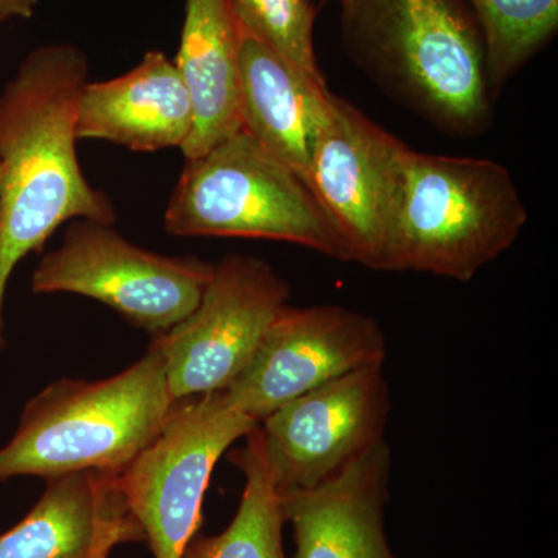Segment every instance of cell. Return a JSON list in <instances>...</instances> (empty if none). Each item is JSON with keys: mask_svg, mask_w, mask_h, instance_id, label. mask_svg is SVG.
<instances>
[{"mask_svg": "<svg viewBox=\"0 0 558 558\" xmlns=\"http://www.w3.org/2000/svg\"><path fill=\"white\" fill-rule=\"evenodd\" d=\"M241 32V31H240ZM332 92L241 32L242 130L306 182Z\"/></svg>", "mask_w": 558, "mask_h": 558, "instance_id": "cell-15", "label": "cell"}, {"mask_svg": "<svg viewBox=\"0 0 558 558\" xmlns=\"http://www.w3.org/2000/svg\"><path fill=\"white\" fill-rule=\"evenodd\" d=\"M110 549L100 550V553L95 554L92 558H109Z\"/></svg>", "mask_w": 558, "mask_h": 558, "instance_id": "cell-21", "label": "cell"}, {"mask_svg": "<svg viewBox=\"0 0 558 558\" xmlns=\"http://www.w3.org/2000/svg\"><path fill=\"white\" fill-rule=\"evenodd\" d=\"M290 288L266 260L229 255L189 317L156 336L174 402L223 391L247 368Z\"/></svg>", "mask_w": 558, "mask_h": 558, "instance_id": "cell-9", "label": "cell"}, {"mask_svg": "<svg viewBox=\"0 0 558 558\" xmlns=\"http://www.w3.org/2000/svg\"><path fill=\"white\" fill-rule=\"evenodd\" d=\"M215 264L165 256L124 240L106 223L73 220L60 247L44 256L32 278L35 293H75L116 311L154 336L189 317Z\"/></svg>", "mask_w": 558, "mask_h": 558, "instance_id": "cell-7", "label": "cell"}, {"mask_svg": "<svg viewBox=\"0 0 558 558\" xmlns=\"http://www.w3.org/2000/svg\"><path fill=\"white\" fill-rule=\"evenodd\" d=\"M238 27L315 81L322 72L314 50L317 10L310 0H229Z\"/></svg>", "mask_w": 558, "mask_h": 558, "instance_id": "cell-19", "label": "cell"}, {"mask_svg": "<svg viewBox=\"0 0 558 558\" xmlns=\"http://www.w3.org/2000/svg\"><path fill=\"white\" fill-rule=\"evenodd\" d=\"M174 405L160 341L130 368L98 381L62 379L25 405L0 449V481L120 472L156 438Z\"/></svg>", "mask_w": 558, "mask_h": 558, "instance_id": "cell-3", "label": "cell"}, {"mask_svg": "<svg viewBox=\"0 0 558 558\" xmlns=\"http://www.w3.org/2000/svg\"><path fill=\"white\" fill-rule=\"evenodd\" d=\"M145 542L117 486V472L87 470L47 481L24 520L0 534V558H92Z\"/></svg>", "mask_w": 558, "mask_h": 558, "instance_id": "cell-14", "label": "cell"}, {"mask_svg": "<svg viewBox=\"0 0 558 558\" xmlns=\"http://www.w3.org/2000/svg\"><path fill=\"white\" fill-rule=\"evenodd\" d=\"M340 2H343V0H340Z\"/></svg>", "mask_w": 558, "mask_h": 558, "instance_id": "cell-22", "label": "cell"}, {"mask_svg": "<svg viewBox=\"0 0 558 558\" xmlns=\"http://www.w3.org/2000/svg\"><path fill=\"white\" fill-rule=\"evenodd\" d=\"M483 33L488 76L497 92L558 28V0H469Z\"/></svg>", "mask_w": 558, "mask_h": 558, "instance_id": "cell-18", "label": "cell"}, {"mask_svg": "<svg viewBox=\"0 0 558 558\" xmlns=\"http://www.w3.org/2000/svg\"><path fill=\"white\" fill-rule=\"evenodd\" d=\"M39 0H0V22L28 20L35 13Z\"/></svg>", "mask_w": 558, "mask_h": 558, "instance_id": "cell-20", "label": "cell"}, {"mask_svg": "<svg viewBox=\"0 0 558 558\" xmlns=\"http://www.w3.org/2000/svg\"><path fill=\"white\" fill-rule=\"evenodd\" d=\"M256 425L220 391L178 400L156 438L117 472L128 512L154 558H182L204 521L215 465Z\"/></svg>", "mask_w": 558, "mask_h": 558, "instance_id": "cell-6", "label": "cell"}, {"mask_svg": "<svg viewBox=\"0 0 558 558\" xmlns=\"http://www.w3.org/2000/svg\"><path fill=\"white\" fill-rule=\"evenodd\" d=\"M229 459L245 476L236 515L218 535L197 534L182 558H288L282 545L286 520L281 499L267 465L258 425L245 436V446L231 451Z\"/></svg>", "mask_w": 558, "mask_h": 558, "instance_id": "cell-17", "label": "cell"}, {"mask_svg": "<svg viewBox=\"0 0 558 558\" xmlns=\"http://www.w3.org/2000/svg\"><path fill=\"white\" fill-rule=\"evenodd\" d=\"M387 337L379 323L343 306L286 304L223 398L259 424L290 400L344 374L384 366Z\"/></svg>", "mask_w": 558, "mask_h": 558, "instance_id": "cell-10", "label": "cell"}, {"mask_svg": "<svg viewBox=\"0 0 558 558\" xmlns=\"http://www.w3.org/2000/svg\"><path fill=\"white\" fill-rule=\"evenodd\" d=\"M349 57L389 97L451 137H480L495 90L464 0H343Z\"/></svg>", "mask_w": 558, "mask_h": 558, "instance_id": "cell-2", "label": "cell"}, {"mask_svg": "<svg viewBox=\"0 0 558 558\" xmlns=\"http://www.w3.org/2000/svg\"><path fill=\"white\" fill-rule=\"evenodd\" d=\"M391 462L381 442L319 486L279 494L293 558H398L385 534Z\"/></svg>", "mask_w": 558, "mask_h": 558, "instance_id": "cell-12", "label": "cell"}, {"mask_svg": "<svg viewBox=\"0 0 558 558\" xmlns=\"http://www.w3.org/2000/svg\"><path fill=\"white\" fill-rule=\"evenodd\" d=\"M165 229L182 238L290 242L352 260L307 183L244 130L186 160L165 211Z\"/></svg>", "mask_w": 558, "mask_h": 558, "instance_id": "cell-5", "label": "cell"}, {"mask_svg": "<svg viewBox=\"0 0 558 558\" xmlns=\"http://www.w3.org/2000/svg\"><path fill=\"white\" fill-rule=\"evenodd\" d=\"M527 209L508 168L411 150L385 271L468 282L508 252Z\"/></svg>", "mask_w": 558, "mask_h": 558, "instance_id": "cell-4", "label": "cell"}, {"mask_svg": "<svg viewBox=\"0 0 558 558\" xmlns=\"http://www.w3.org/2000/svg\"><path fill=\"white\" fill-rule=\"evenodd\" d=\"M86 57L70 44L38 47L0 92V349L7 288L17 264L65 222L113 226L116 207L81 170L76 105Z\"/></svg>", "mask_w": 558, "mask_h": 558, "instance_id": "cell-1", "label": "cell"}, {"mask_svg": "<svg viewBox=\"0 0 558 558\" xmlns=\"http://www.w3.org/2000/svg\"><path fill=\"white\" fill-rule=\"evenodd\" d=\"M240 43L229 0H186L174 60L194 113L193 132L182 148L186 160L242 130Z\"/></svg>", "mask_w": 558, "mask_h": 558, "instance_id": "cell-16", "label": "cell"}, {"mask_svg": "<svg viewBox=\"0 0 558 558\" xmlns=\"http://www.w3.org/2000/svg\"><path fill=\"white\" fill-rule=\"evenodd\" d=\"M189 89L174 61L153 50L117 78L84 84L76 137L105 140L137 153L182 149L193 132Z\"/></svg>", "mask_w": 558, "mask_h": 558, "instance_id": "cell-13", "label": "cell"}, {"mask_svg": "<svg viewBox=\"0 0 558 558\" xmlns=\"http://www.w3.org/2000/svg\"><path fill=\"white\" fill-rule=\"evenodd\" d=\"M389 413L384 366L352 371L274 411L258 427L279 494L317 487L385 442Z\"/></svg>", "mask_w": 558, "mask_h": 558, "instance_id": "cell-11", "label": "cell"}, {"mask_svg": "<svg viewBox=\"0 0 558 558\" xmlns=\"http://www.w3.org/2000/svg\"><path fill=\"white\" fill-rule=\"evenodd\" d=\"M411 149L343 97L330 95L306 183L351 259L385 271Z\"/></svg>", "mask_w": 558, "mask_h": 558, "instance_id": "cell-8", "label": "cell"}]
</instances>
